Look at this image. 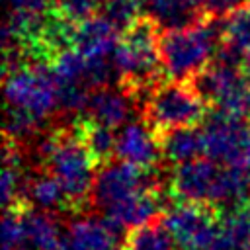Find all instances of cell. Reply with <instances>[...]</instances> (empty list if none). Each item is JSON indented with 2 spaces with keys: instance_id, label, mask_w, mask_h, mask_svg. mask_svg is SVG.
I'll return each mask as SVG.
<instances>
[{
  "instance_id": "obj_11",
  "label": "cell",
  "mask_w": 250,
  "mask_h": 250,
  "mask_svg": "<svg viewBox=\"0 0 250 250\" xmlns=\"http://www.w3.org/2000/svg\"><path fill=\"white\" fill-rule=\"evenodd\" d=\"M137 107L135 96L125 86H105L90 94L86 113L90 123L107 129H121L133 121V111Z\"/></svg>"
},
{
  "instance_id": "obj_16",
  "label": "cell",
  "mask_w": 250,
  "mask_h": 250,
  "mask_svg": "<svg viewBox=\"0 0 250 250\" xmlns=\"http://www.w3.org/2000/svg\"><path fill=\"white\" fill-rule=\"evenodd\" d=\"M160 148H162V156L178 166L197 160L201 154H205L203 131L195 127H180V129L164 131L160 137Z\"/></svg>"
},
{
  "instance_id": "obj_30",
  "label": "cell",
  "mask_w": 250,
  "mask_h": 250,
  "mask_svg": "<svg viewBox=\"0 0 250 250\" xmlns=\"http://www.w3.org/2000/svg\"><path fill=\"white\" fill-rule=\"evenodd\" d=\"M240 70H242V76H244V80L250 84V49L246 51V55H244V61H242V66H240Z\"/></svg>"
},
{
  "instance_id": "obj_2",
  "label": "cell",
  "mask_w": 250,
  "mask_h": 250,
  "mask_svg": "<svg viewBox=\"0 0 250 250\" xmlns=\"http://www.w3.org/2000/svg\"><path fill=\"white\" fill-rule=\"evenodd\" d=\"M35 158L49 168V174L61 184L66 199L80 205L94 189V156L82 143V137L59 133L43 137L35 145Z\"/></svg>"
},
{
  "instance_id": "obj_9",
  "label": "cell",
  "mask_w": 250,
  "mask_h": 250,
  "mask_svg": "<svg viewBox=\"0 0 250 250\" xmlns=\"http://www.w3.org/2000/svg\"><path fill=\"white\" fill-rule=\"evenodd\" d=\"M115 156L141 170H152L162 156L160 141L148 121L133 119L117 131Z\"/></svg>"
},
{
  "instance_id": "obj_14",
  "label": "cell",
  "mask_w": 250,
  "mask_h": 250,
  "mask_svg": "<svg viewBox=\"0 0 250 250\" xmlns=\"http://www.w3.org/2000/svg\"><path fill=\"white\" fill-rule=\"evenodd\" d=\"M121 43V33L111 27L102 16H94L76 25L74 45L84 59H113Z\"/></svg>"
},
{
  "instance_id": "obj_4",
  "label": "cell",
  "mask_w": 250,
  "mask_h": 250,
  "mask_svg": "<svg viewBox=\"0 0 250 250\" xmlns=\"http://www.w3.org/2000/svg\"><path fill=\"white\" fill-rule=\"evenodd\" d=\"M4 76L6 109L25 113L39 125L59 109V88L47 62L33 61L4 72Z\"/></svg>"
},
{
  "instance_id": "obj_29",
  "label": "cell",
  "mask_w": 250,
  "mask_h": 250,
  "mask_svg": "<svg viewBox=\"0 0 250 250\" xmlns=\"http://www.w3.org/2000/svg\"><path fill=\"white\" fill-rule=\"evenodd\" d=\"M209 250H246V248L240 246V244H236V242H232V240H229L227 236H223V234L219 232L217 240L209 246Z\"/></svg>"
},
{
  "instance_id": "obj_5",
  "label": "cell",
  "mask_w": 250,
  "mask_h": 250,
  "mask_svg": "<svg viewBox=\"0 0 250 250\" xmlns=\"http://www.w3.org/2000/svg\"><path fill=\"white\" fill-rule=\"evenodd\" d=\"M158 184V176H154L152 170H141L121 160H109L96 172L92 199L102 217H109L135 197L156 191Z\"/></svg>"
},
{
  "instance_id": "obj_1",
  "label": "cell",
  "mask_w": 250,
  "mask_h": 250,
  "mask_svg": "<svg viewBox=\"0 0 250 250\" xmlns=\"http://www.w3.org/2000/svg\"><path fill=\"white\" fill-rule=\"evenodd\" d=\"M225 39V20L207 18L199 25L184 31H168L160 35V64L164 72L176 80H191L209 66L217 49Z\"/></svg>"
},
{
  "instance_id": "obj_19",
  "label": "cell",
  "mask_w": 250,
  "mask_h": 250,
  "mask_svg": "<svg viewBox=\"0 0 250 250\" xmlns=\"http://www.w3.org/2000/svg\"><path fill=\"white\" fill-rule=\"evenodd\" d=\"M51 70L57 86H88V61L74 49H66L53 57Z\"/></svg>"
},
{
  "instance_id": "obj_13",
  "label": "cell",
  "mask_w": 250,
  "mask_h": 250,
  "mask_svg": "<svg viewBox=\"0 0 250 250\" xmlns=\"http://www.w3.org/2000/svg\"><path fill=\"white\" fill-rule=\"evenodd\" d=\"M145 16L154 21L160 33L191 29L207 20L199 0H146Z\"/></svg>"
},
{
  "instance_id": "obj_24",
  "label": "cell",
  "mask_w": 250,
  "mask_h": 250,
  "mask_svg": "<svg viewBox=\"0 0 250 250\" xmlns=\"http://www.w3.org/2000/svg\"><path fill=\"white\" fill-rule=\"evenodd\" d=\"M219 229H221L223 236L248 248V244H250V209H244V207L229 209L227 215L223 217Z\"/></svg>"
},
{
  "instance_id": "obj_32",
  "label": "cell",
  "mask_w": 250,
  "mask_h": 250,
  "mask_svg": "<svg viewBox=\"0 0 250 250\" xmlns=\"http://www.w3.org/2000/svg\"><path fill=\"white\" fill-rule=\"evenodd\" d=\"M246 250H250V244H248V248H246Z\"/></svg>"
},
{
  "instance_id": "obj_26",
  "label": "cell",
  "mask_w": 250,
  "mask_h": 250,
  "mask_svg": "<svg viewBox=\"0 0 250 250\" xmlns=\"http://www.w3.org/2000/svg\"><path fill=\"white\" fill-rule=\"evenodd\" d=\"M23 248V232L20 211L6 209L2 219V250H21Z\"/></svg>"
},
{
  "instance_id": "obj_21",
  "label": "cell",
  "mask_w": 250,
  "mask_h": 250,
  "mask_svg": "<svg viewBox=\"0 0 250 250\" xmlns=\"http://www.w3.org/2000/svg\"><path fill=\"white\" fill-rule=\"evenodd\" d=\"M80 137H82V143L86 145V148L90 150V154L94 156V160L109 162V156L115 154L117 133H115L113 129L88 123V125L82 129Z\"/></svg>"
},
{
  "instance_id": "obj_6",
  "label": "cell",
  "mask_w": 250,
  "mask_h": 250,
  "mask_svg": "<svg viewBox=\"0 0 250 250\" xmlns=\"http://www.w3.org/2000/svg\"><path fill=\"white\" fill-rule=\"evenodd\" d=\"M205 156L219 166L250 170V123L213 107L203 117Z\"/></svg>"
},
{
  "instance_id": "obj_22",
  "label": "cell",
  "mask_w": 250,
  "mask_h": 250,
  "mask_svg": "<svg viewBox=\"0 0 250 250\" xmlns=\"http://www.w3.org/2000/svg\"><path fill=\"white\" fill-rule=\"evenodd\" d=\"M139 4L141 2L137 0H104L100 6V16L123 35L141 18Z\"/></svg>"
},
{
  "instance_id": "obj_12",
  "label": "cell",
  "mask_w": 250,
  "mask_h": 250,
  "mask_svg": "<svg viewBox=\"0 0 250 250\" xmlns=\"http://www.w3.org/2000/svg\"><path fill=\"white\" fill-rule=\"evenodd\" d=\"M121 229L105 217L82 215L68 223L64 232V250H117Z\"/></svg>"
},
{
  "instance_id": "obj_20",
  "label": "cell",
  "mask_w": 250,
  "mask_h": 250,
  "mask_svg": "<svg viewBox=\"0 0 250 250\" xmlns=\"http://www.w3.org/2000/svg\"><path fill=\"white\" fill-rule=\"evenodd\" d=\"M125 250H178V246L164 225H146L129 234Z\"/></svg>"
},
{
  "instance_id": "obj_17",
  "label": "cell",
  "mask_w": 250,
  "mask_h": 250,
  "mask_svg": "<svg viewBox=\"0 0 250 250\" xmlns=\"http://www.w3.org/2000/svg\"><path fill=\"white\" fill-rule=\"evenodd\" d=\"M27 178L23 176L21 170V154L16 146V143L8 141L4 143V168H2V184H0V193H2V205L4 209H16L20 199H23Z\"/></svg>"
},
{
  "instance_id": "obj_10",
  "label": "cell",
  "mask_w": 250,
  "mask_h": 250,
  "mask_svg": "<svg viewBox=\"0 0 250 250\" xmlns=\"http://www.w3.org/2000/svg\"><path fill=\"white\" fill-rule=\"evenodd\" d=\"M219 174H221L219 164H215L209 158L207 160L197 158L176 168L172 176V189L186 203H197V205L211 203Z\"/></svg>"
},
{
  "instance_id": "obj_31",
  "label": "cell",
  "mask_w": 250,
  "mask_h": 250,
  "mask_svg": "<svg viewBox=\"0 0 250 250\" xmlns=\"http://www.w3.org/2000/svg\"><path fill=\"white\" fill-rule=\"evenodd\" d=\"M137 2H143V4H145V2H146V0H137Z\"/></svg>"
},
{
  "instance_id": "obj_15",
  "label": "cell",
  "mask_w": 250,
  "mask_h": 250,
  "mask_svg": "<svg viewBox=\"0 0 250 250\" xmlns=\"http://www.w3.org/2000/svg\"><path fill=\"white\" fill-rule=\"evenodd\" d=\"M23 248L21 250H64V236L57 219L39 209L20 211Z\"/></svg>"
},
{
  "instance_id": "obj_3",
  "label": "cell",
  "mask_w": 250,
  "mask_h": 250,
  "mask_svg": "<svg viewBox=\"0 0 250 250\" xmlns=\"http://www.w3.org/2000/svg\"><path fill=\"white\" fill-rule=\"evenodd\" d=\"M160 29L152 20L141 16L123 35L113 55V64L123 86L139 98L141 92L152 94L154 76L160 64Z\"/></svg>"
},
{
  "instance_id": "obj_18",
  "label": "cell",
  "mask_w": 250,
  "mask_h": 250,
  "mask_svg": "<svg viewBox=\"0 0 250 250\" xmlns=\"http://www.w3.org/2000/svg\"><path fill=\"white\" fill-rule=\"evenodd\" d=\"M23 199L31 205V209H39L45 213L57 211L59 207H62L64 201H68L61 184L51 174H39L27 180Z\"/></svg>"
},
{
  "instance_id": "obj_27",
  "label": "cell",
  "mask_w": 250,
  "mask_h": 250,
  "mask_svg": "<svg viewBox=\"0 0 250 250\" xmlns=\"http://www.w3.org/2000/svg\"><path fill=\"white\" fill-rule=\"evenodd\" d=\"M205 18H219L225 20L236 10L246 6V0H199Z\"/></svg>"
},
{
  "instance_id": "obj_23",
  "label": "cell",
  "mask_w": 250,
  "mask_h": 250,
  "mask_svg": "<svg viewBox=\"0 0 250 250\" xmlns=\"http://www.w3.org/2000/svg\"><path fill=\"white\" fill-rule=\"evenodd\" d=\"M223 43H229L242 53L250 49V6H244L225 18V39Z\"/></svg>"
},
{
  "instance_id": "obj_25",
  "label": "cell",
  "mask_w": 250,
  "mask_h": 250,
  "mask_svg": "<svg viewBox=\"0 0 250 250\" xmlns=\"http://www.w3.org/2000/svg\"><path fill=\"white\" fill-rule=\"evenodd\" d=\"M55 10L72 20L74 23H80L84 20L94 18L96 10H100V0H53Z\"/></svg>"
},
{
  "instance_id": "obj_28",
  "label": "cell",
  "mask_w": 250,
  "mask_h": 250,
  "mask_svg": "<svg viewBox=\"0 0 250 250\" xmlns=\"http://www.w3.org/2000/svg\"><path fill=\"white\" fill-rule=\"evenodd\" d=\"M49 2L53 0H8L12 10H20V12H45Z\"/></svg>"
},
{
  "instance_id": "obj_8",
  "label": "cell",
  "mask_w": 250,
  "mask_h": 250,
  "mask_svg": "<svg viewBox=\"0 0 250 250\" xmlns=\"http://www.w3.org/2000/svg\"><path fill=\"white\" fill-rule=\"evenodd\" d=\"M162 225L180 250H209L221 229L213 213L197 203H180L168 209Z\"/></svg>"
},
{
  "instance_id": "obj_7",
  "label": "cell",
  "mask_w": 250,
  "mask_h": 250,
  "mask_svg": "<svg viewBox=\"0 0 250 250\" xmlns=\"http://www.w3.org/2000/svg\"><path fill=\"white\" fill-rule=\"evenodd\" d=\"M146 121L160 131H172L180 127H191L205 117L203 102L184 82L170 80L152 90L145 102Z\"/></svg>"
}]
</instances>
